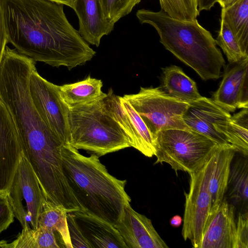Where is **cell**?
<instances>
[{
	"label": "cell",
	"mask_w": 248,
	"mask_h": 248,
	"mask_svg": "<svg viewBox=\"0 0 248 248\" xmlns=\"http://www.w3.org/2000/svg\"><path fill=\"white\" fill-rule=\"evenodd\" d=\"M7 42L35 62L71 70L96 52L69 23L63 4L50 0H0Z\"/></svg>",
	"instance_id": "obj_1"
},
{
	"label": "cell",
	"mask_w": 248,
	"mask_h": 248,
	"mask_svg": "<svg viewBox=\"0 0 248 248\" xmlns=\"http://www.w3.org/2000/svg\"><path fill=\"white\" fill-rule=\"evenodd\" d=\"M61 155L64 174L82 211L116 225L131 201L126 180L111 175L95 154L84 156L65 143Z\"/></svg>",
	"instance_id": "obj_2"
},
{
	"label": "cell",
	"mask_w": 248,
	"mask_h": 248,
	"mask_svg": "<svg viewBox=\"0 0 248 248\" xmlns=\"http://www.w3.org/2000/svg\"><path fill=\"white\" fill-rule=\"evenodd\" d=\"M136 16L141 24L154 27L167 50L193 69L203 80L218 79L225 61L210 31L195 19L173 18L162 10L142 9Z\"/></svg>",
	"instance_id": "obj_3"
},
{
	"label": "cell",
	"mask_w": 248,
	"mask_h": 248,
	"mask_svg": "<svg viewBox=\"0 0 248 248\" xmlns=\"http://www.w3.org/2000/svg\"><path fill=\"white\" fill-rule=\"evenodd\" d=\"M105 93L97 99L71 107L69 144L98 156L130 147L128 138L110 114Z\"/></svg>",
	"instance_id": "obj_4"
},
{
	"label": "cell",
	"mask_w": 248,
	"mask_h": 248,
	"mask_svg": "<svg viewBox=\"0 0 248 248\" xmlns=\"http://www.w3.org/2000/svg\"><path fill=\"white\" fill-rule=\"evenodd\" d=\"M156 161L166 163L177 174L193 172L209 159L219 144L192 130L170 129L158 132L155 138Z\"/></svg>",
	"instance_id": "obj_5"
},
{
	"label": "cell",
	"mask_w": 248,
	"mask_h": 248,
	"mask_svg": "<svg viewBox=\"0 0 248 248\" xmlns=\"http://www.w3.org/2000/svg\"><path fill=\"white\" fill-rule=\"evenodd\" d=\"M123 97L140 115L154 140L161 130H191L183 119L188 103L170 96L161 87H140L138 93Z\"/></svg>",
	"instance_id": "obj_6"
},
{
	"label": "cell",
	"mask_w": 248,
	"mask_h": 248,
	"mask_svg": "<svg viewBox=\"0 0 248 248\" xmlns=\"http://www.w3.org/2000/svg\"><path fill=\"white\" fill-rule=\"evenodd\" d=\"M216 150L204 165L189 173V190L188 193L185 192L186 202L182 234L184 240H189L195 248H201L211 209L209 182L215 164Z\"/></svg>",
	"instance_id": "obj_7"
},
{
	"label": "cell",
	"mask_w": 248,
	"mask_h": 248,
	"mask_svg": "<svg viewBox=\"0 0 248 248\" xmlns=\"http://www.w3.org/2000/svg\"><path fill=\"white\" fill-rule=\"evenodd\" d=\"M8 193L14 217L22 228H37L47 199L33 170L23 154Z\"/></svg>",
	"instance_id": "obj_8"
},
{
	"label": "cell",
	"mask_w": 248,
	"mask_h": 248,
	"mask_svg": "<svg viewBox=\"0 0 248 248\" xmlns=\"http://www.w3.org/2000/svg\"><path fill=\"white\" fill-rule=\"evenodd\" d=\"M58 86L41 77L36 69L31 74L29 92L35 108L48 127L64 142L69 143V109L60 96Z\"/></svg>",
	"instance_id": "obj_9"
},
{
	"label": "cell",
	"mask_w": 248,
	"mask_h": 248,
	"mask_svg": "<svg viewBox=\"0 0 248 248\" xmlns=\"http://www.w3.org/2000/svg\"><path fill=\"white\" fill-rule=\"evenodd\" d=\"M110 114L127 136L130 147L146 156L155 155V140L143 121L132 106L111 89L105 98Z\"/></svg>",
	"instance_id": "obj_10"
},
{
	"label": "cell",
	"mask_w": 248,
	"mask_h": 248,
	"mask_svg": "<svg viewBox=\"0 0 248 248\" xmlns=\"http://www.w3.org/2000/svg\"><path fill=\"white\" fill-rule=\"evenodd\" d=\"M22 152L14 120L0 99V192H7Z\"/></svg>",
	"instance_id": "obj_11"
},
{
	"label": "cell",
	"mask_w": 248,
	"mask_h": 248,
	"mask_svg": "<svg viewBox=\"0 0 248 248\" xmlns=\"http://www.w3.org/2000/svg\"><path fill=\"white\" fill-rule=\"evenodd\" d=\"M224 67L223 79L213 100L230 112L248 108V57Z\"/></svg>",
	"instance_id": "obj_12"
},
{
	"label": "cell",
	"mask_w": 248,
	"mask_h": 248,
	"mask_svg": "<svg viewBox=\"0 0 248 248\" xmlns=\"http://www.w3.org/2000/svg\"><path fill=\"white\" fill-rule=\"evenodd\" d=\"M230 112L212 99L202 97L188 103L183 116L186 124L192 130L201 134L219 145L229 143L226 137L217 131L214 124L229 120Z\"/></svg>",
	"instance_id": "obj_13"
},
{
	"label": "cell",
	"mask_w": 248,
	"mask_h": 248,
	"mask_svg": "<svg viewBox=\"0 0 248 248\" xmlns=\"http://www.w3.org/2000/svg\"><path fill=\"white\" fill-rule=\"evenodd\" d=\"M127 248H168L151 220L126 205L121 220L114 226Z\"/></svg>",
	"instance_id": "obj_14"
},
{
	"label": "cell",
	"mask_w": 248,
	"mask_h": 248,
	"mask_svg": "<svg viewBox=\"0 0 248 248\" xmlns=\"http://www.w3.org/2000/svg\"><path fill=\"white\" fill-rule=\"evenodd\" d=\"M235 242L234 207L223 199L210 212L201 248H235Z\"/></svg>",
	"instance_id": "obj_15"
},
{
	"label": "cell",
	"mask_w": 248,
	"mask_h": 248,
	"mask_svg": "<svg viewBox=\"0 0 248 248\" xmlns=\"http://www.w3.org/2000/svg\"><path fill=\"white\" fill-rule=\"evenodd\" d=\"M71 213L80 231L92 248H127L113 225L81 210Z\"/></svg>",
	"instance_id": "obj_16"
},
{
	"label": "cell",
	"mask_w": 248,
	"mask_h": 248,
	"mask_svg": "<svg viewBox=\"0 0 248 248\" xmlns=\"http://www.w3.org/2000/svg\"><path fill=\"white\" fill-rule=\"evenodd\" d=\"M72 9L78 19L80 35L87 43L99 46L101 38L114 26L104 18L99 0H76Z\"/></svg>",
	"instance_id": "obj_17"
},
{
	"label": "cell",
	"mask_w": 248,
	"mask_h": 248,
	"mask_svg": "<svg viewBox=\"0 0 248 248\" xmlns=\"http://www.w3.org/2000/svg\"><path fill=\"white\" fill-rule=\"evenodd\" d=\"M236 152L230 143L219 145L216 151L215 164L209 182L210 211L217 207L224 199L228 188L231 163Z\"/></svg>",
	"instance_id": "obj_18"
},
{
	"label": "cell",
	"mask_w": 248,
	"mask_h": 248,
	"mask_svg": "<svg viewBox=\"0 0 248 248\" xmlns=\"http://www.w3.org/2000/svg\"><path fill=\"white\" fill-rule=\"evenodd\" d=\"M162 70L161 88L167 94L187 103L202 97L198 92L196 82L180 67L171 65Z\"/></svg>",
	"instance_id": "obj_19"
},
{
	"label": "cell",
	"mask_w": 248,
	"mask_h": 248,
	"mask_svg": "<svg viewBox=\"0 0 248 248\" xmlns=\"http://www.w3.org/2000/svg\"><path fill=\"white\" fill-rule=\"evenodd\" d=\"M102 87L101 80L90 76L81 81L58 86L62 100L68 107L97 99L105 93Z\"/></svg>",
	"instance_id": "obj_20"
},
{
	"label": "cell",
	"mask_w": 248,
	"mask_h": 248,
	"mask_svg": "<svg viewBox=\"0 0 248 248\" xmlns=\"http://www.w3.org/2000/svg\"><path fill=\"white\" fill-rule=\"evenodd\" d=\"M248 108L231 116L229 120L214 124L228 142L243 155H248Z\"/></svg>",
	"instance_id": "obj_21"
},
{
	"label": "cell",
	"mask_w": 248,
	"mask_h": 248,
	"mask_svg": "<svg viewBox=\"0 0 248 248\" xmlns=\"http://www.w3.org/2000/svg\"><path fill=\"white\" fill-rule=\"evenodd\" d=\"M222 18L239 42L244 53L248 55V0H237L222 8Z\"/></svg>",
	"instance_id": "obj_22"
},
{
	"label": "cell",
	"mask_w": 248,
	"mask_h": 248,
	"mask_svg": "<svg viewBox=\"0 0 248 248\" xmlns=\"http://www.w3.org/2000/svg\"><path fill=\"white\" fill-rule=\"evenodd\" d=\"M67 211L62 206L46 200L38 226L46 227L59 233L64 247L73 248L67 220Z\"/></svg>",
	"instance_id": "obj_23"
},
{
	"label": "cell",
	"mask_w": 248,
	"mask_h": 248,
	"mask_svg": "<svg viewBox=\"0 0 248 248\" xmlns=\"http://www.w3.org/2000/svg\"><path fill=\"white\" fill-rule=\"evenodd\" d=\"M12 248H59L51 229L38 226L22 228L16 239L11 243Z\"/></svg>",
	"instance_id": "obj_24"
},
{
	"label": "cell",
	"mask_w": 248,
	"mask_h": 248,
	"mask_svg": "<svg viewBox=\"0 0 248 248\" xmlns=\"http://www.w3.org/2000/svg\"><path fill=\"white\" fill-rule=\"evenodd\" d=\"M230 197L237 202H247L248 199V160H238L231 167L228 186Z\"/></svg>",
	"instance_id": "obj_25"
},
{
	"label": "cell",
	"mask_w": 248,
	"mask_h": 248,
	"mask_svg": "<svg viewBox=\"0 0 248 248\" xmlns=\"http://www.w3.org/2000/svg\"><path fill=\"white\" fill-rule=\"evenodd\" d=\"M216 41L229 62H237L248 57L242 50L239 42L228 25L222 18L220 20V29Z\"/></svg>",
	"instance_id": "obj_26"
},
{
	"label": "cell",
	"mask_w": 248,
	"mask_h": 248,
	"mask_svg": "<svg viewBox=\"0 0 248 248\" xmlns=\"http://www.w3.org/2000/svg\"><path fill=\"white\" fill-rule=\"evenodd\" d=\"M161 10L171 17L192 21L199 16L197 0H159Z\"/></svg>",
	"instance_id": "obj_27"
},
{
	"label": "cell",
	"mask_w": 248,
	"mask_h": 248,
	"mask_svg": "<svg viewBox=\"0 0 248 248\" xmlns=\"http://www.w3.org/2000/svg\"><path fill=\"white\" fill-rule=\"evenodd\" d=\"M104 18L115 24L123 17L128 15L141 0H98Z\"/></svg>",
	"instance_id": "obj_28"
},
{
	"label": "cell",
	"mask_w": 248,
	"mask_h": 248,
	"mask_svg": "<svg viewBox=\"0 0 248 248\" xmlns=\"http://www.w3.org/2000/svg\"><path fill=\"white\" fill-rule=\"evenodd\" d=\"M14 214L7 192H0V233L14 222Z\"/></svg>",
	"instance_id": "obj_29"
},
{
	"label": "cell",
	"mask_w": 248,
	"mask_h": 248,
	"mask_svg": "<svg viewBox=\"0 0 248 248\" xmlns=\"http://www.w3.org/2000/svg\"><path fill=\"white\" fill-rule=\"evenodd\" d=\"M67 220L72 248H92L78 228L71 212H67Z\"/></svg>",
	"instance_id": "obj_30"
},
{
	"label": "cell",
	"mask_w": 248,
	"mask_h": 248,
	"mask_svg": "<svg viewBox=\"0 0 248 248\" xmlns=\"http://www.w3.org/2000/svg\"><path fill=\"white\" fill-rule=\"evenodd\" d=\"M248 213H239L236 222L235 248H248Z\"/></svg>",
	"instance_id": "obj_31"
},
{
	"label": "cell",
	"mask_w": 248,
	"mask_h": 248,
	"mask_svg": "<svg viewBox=\"0 0 248 248\" xmlns=\"http://www.w3.org/2000/svg\"><path fill=\"white\" fill-rule=\"evenodd\" d=\"M7 43L6 30L0 0V64Z\"/></svg>",
	"instance_id": "obj_32"
},
{
	"label": "cell",
	"mask_w": 248,
	"mask_h": 248,
	"mask_svg": "<svg viewBox=\"0 0 248 248\" xmlns=\"http://www.w3.org/2000/svg\"><path fill=\"white\" fill-rule=\"evenodd\" d=\"M217 2V0H197L198 11L200 13L203 10H210Z\"/></svg>",
	"instance_id": "obj_33"
},
{
	"label": "cell",
	"mask_w": 248,
	"mask_h": 248,
	"mask_svg": "<svg viewBox=\"0 0 248 248\" xmlns=\"http://www.w3.org/2000/svg\"><path fill=\"white\" fill-rule=\"evenodd\" d=\"M183 221V219L180 216L175 215L170 219V224L174 227H179Z\"/></svg>",
	"instance_id": "obj_34"
},
{
	"label": "cell",
	"mask_w": 248,
	"mask_h": 248,
	"mask_svg": "<svg viewBox=\"0 0 248 248\" xmlns=\"http://www.w3.org/2000/svg\"><path fill=\"white\" fill-rule=\"evenodd\" d=\"M58 3H62L72 8L76 0H50Z\"/></svg>",
	"instance_id": "obj_35"
},
{
	"label": "cell",
	"mask_w": 248,
	"mask_h": 248,
	"mask_svg": "<svg viewBox=\"0 0 248 248\" xmlns=\"http://www.w3.org/2000/svg\"><path fill=\"white\" fill-rule=\"evenodd\" d=\"M237 0H217V2L222 8H225L232 4Z\"/></svg>",
	"instance_id": "obj_36"
},
{
	"label": "cell",
	"mask_w": 248,
	"mask_h": 248,
	"mask_svg": "<svg viewBox=\"0 0 248 248\" xmlns=\"http://www.w3.org/2000/svg\"><path fill=\"white\" fill-rule=\"evenodd\" d=\"M0 248H12L11 243L8 242L4 240L0 241Z\"/></svg>",
	"instance_id": "obj_37"
}]
</instances>
